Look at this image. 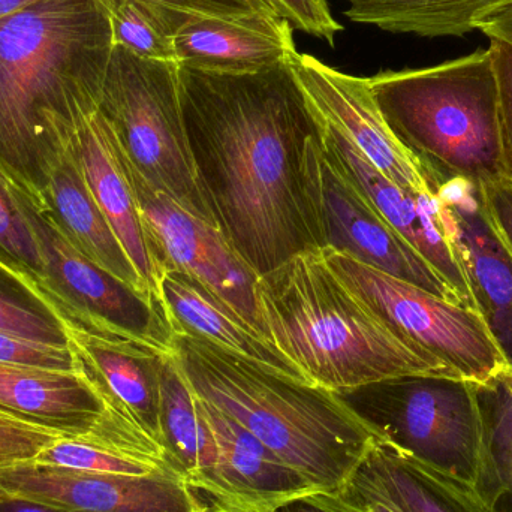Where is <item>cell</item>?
I'll use <instances>...</instances> for the list:
<instances>
[{
  "instance_id": "cell-40",
  "label": "cell",
  "mask_w": 512,
  "mask_h": 512,
  "mask_svg": "<svg viewBox=\"0 0 512 512\" xmlns=\"http://www.w3.org/2000/svg\"><path fill=\"white\" fill-rule=\"evenodd\" d=\"M39 2L42 0H0V20L11 17V15Z\"/></svg>"
},
{
  "instance_id": "cell-11",
  "label": "cell",
  "mask_w": 512,
  "mask_h": 512,
  "mask_svg": "<svg viewBox=\"0 0 512 512\" xmlns=\"http://www.w3.org/2000/svg\"><path fill=\"white\" fill-rule=\"evenodd\" d=\"M289 63L324 122L339 131L376 170L414 194L438 197V188L426 168L385 122L369 78L337 71L298 51L289 57Z\"/></svg>"
},
{
  "instance_id": "cell-39",
  "label": "cell",
  "mask_w": 512,
  "mask_h": 512,
  "mask_svg": "<svg viewBox=\"0 0 512 512\" xmlns=\"http://www.w3.org/2000/svg\"><path fill=\"white\" fill-rule=\"evenodd\" d=\"M0 512H71L42 502L30 499L17 498L0 490Z\"/></svg>"
},
{
  "instance_id": "cell-8",
  "label": "cell",
  "mask_w": 512,
  "mask_h": 512,
  "mask_svg": "<svg viewBox=\"0 0 512 512\" xmlns=\"http://www.w3.org/2000/svg\"><path fill=\"white\" fill-rule=\"evenodd\" d=\"M321 252L339 279L400 339L438 360L457 378L484 384L507 366L477 310L382 273L328 246Z\"/></svg>"
},
{
  "instance_id": "cell-5",
  "label": "cell",
  "mask_w": 512,
  "mask_h": 512,
  "mask_svg": "<svg viewBox=\"0 0 512 512\" xmlns=\"http://www.w3.org/2000/svg\"><path fill=\"white\" fill-rule=\"evenodd\" d=\"M369 83L385 122L438 191L454 180L480 186L504 177L489 48L430 68L379 72Z\"/></svg>"
},
{
  "instance_id": "cell-34",
  "label": "cell",
  "mask_w": 512,
  "mask_h": 512,
  "mask_svg": "<svg viewBox=\"0 0 512 512\" xmlns=\"http://www.w3.org/2000/svg\"><path fill=\"white\" fill-rule=\"evenodd\" d=\"M280 17L289 21L292 29L301 30L307 35L324 39L334 45L337 33L342 32V24L337 23L330 11L328 0H271Z\"/></svg>"
},
{
  "instance_id": "cell-25",
  "label": "cell",
  "mask_w": 512,
  "mask_h": 512,
  "mask_svg": "<svg viewBox=\"0 0 512 512\" xmlns=\"http://www.w3.org/2000/svg\"><path fill=\"white\" fill-rule=\"evenodd\" d=\"M354 23L427 38L463 36L507 0H345Z\"/></svg>"
},
{
  "instance_id": "cell-13",
  "label": "cell",
  "mask_w": 512,
  "mask_h": 512,
  "mask_svg": "<svg viewBox=\"0 0 512 512\" xmlns=\"http://www.w3.org/2000/svg\"><path fill=\"white\" fill-rule=\"evenodd\" d=\"M324 156L382 219L444 277L460 301L477 310L438 197L414 194L391 182L339 131L325 122Z\"/></svg>"
},
{
  "instance_id": "cell-19",
  "label": "cell",
  "mask_w": 512,
  "mask_h": 512,
  "mask_svg": "<svg viewBox=\"0 0 512 512\" xmlns=\"http://www.w3.org/2000/svg\"><path fill=\"white\" fill-rule=\"evenodd\" d=\"M69 131L51 140L44 156L41 189L36 200L78 252L132 288L153 295L96 203L72 149Z\"/></svg>"
},
{
  "instance_id": "cell-27",
  "label": "cell",
  "mask_w": 512,
  "mask_h": 512,
  "mask_svg": "<svg viewBox=\"0 0 512 512\" xmlns=\"http://www.w3.org/2000/svg\"><path fill=\"white\" fill-rule=\"evenodd\" d=\"M0 331L69 348L63 315L35 283L0 262Z\"/></svg>"
},
{
  "instance_id": "cell-22",
  "label": "cell",
  "mask_w": 512,
  "mask_h": 512,
  "mask_svg": "<svg viewBox=\"0 0 512 512\" xmlns=\"http://www.w3.org/2000/svg\"><path fill=\"white\" fill-rule=\"evenodd\" d=\"M159 297L174 333L207 340L225 351L309 382L264 334L195 277L165 270L159 282Z\"/></svg>"
},
{
  "instance_id": "cell-29",
  "label": "cell",
  "mask_w": 512,
  "mask_h": 512,
  "mask_svg": "<svg viewBox=\"0 0 512 512\" xmlns=\"http://www.w3.org/2000/svg\"><path fill=\"white\" fill-rule=\"evenodd\" d=\"M0 262L42 289L44 261L14 182L0 168Z\"/></svg>"
},
{
  "instance_id": "cell-23",
  "label": "cell",
  "mask_w": 512,
  "mask_h": 512,
  "mask_svg": "<svg viewBox=\"0 0 512 512\" xmlns=\"http://www.w3.org/2000/svg\"><path fill=\"white\" fill-rule=\"evenodd\" d=\"M400 512H501L483 490L376 442L358 469Z\"/></svg>"
},
{
  "instance_id": "cell-10",
  "label": "cell",
  "mask_w": 512,
  "mask_h": 512,
  "mask_svg": "<svg viewBox=\"0 0 512 512\" xmlns=\"http://www.w3.org/2000/svg\"><path fill=\"white\" fill-rule=\"evenodd\" d=\"M119 149L162 273L179 270L195 277L264 334L256 298L258 274L237 255L215 225L152 188L129 164L120 144Z\"/></svg>"
},
{
  "instance_id": "cell-42",
  "label": "cell",
  "mask_w": 512,
  "mask_h": 512,
  "mask_svg": "<svg viewBox=\"0 0 512 512\" xmlns=\"http://www.w3.org/2000/svg\"><path fill=\"white\" fill-rule=\"evenodd\" d=\"M201 512H230V511H224V510H216V508L207 507L206 510Z\"/></svg>"
},
{
  "instance_id": "cell-16",
  "label": "cell",
  "mask_w": 512,
  "mask_h": 512,
  "mask_svg": "<svg viewBox=\"0 0 512 512\" xmlns=\"http://www.w3.org/2000/svg\"><path fill=\"white\" fill-rule=\"evenodd\" d=\"M197 402L216 444L215 477L207 507L276 512L297 499L319 493L233 418L198 396Z\"/></svg>"
},
{
  "instance_id": "cell-36",
  "label": "cell",
  "mask_w": 512,
  "mask_h": 512,
  "mask_svg": "<svg viewBox=\"0 0 512 512\" xmlns=\"http://www.w3.org/2000/svg\"><path fill=\"white\" fill-rule=\"evenodd\" d=\"M477 188L490 224L512 256V182L502 177Z\"/></svg>"
},
{
  "instance_id": "cell-21",
  "label": "cell",
  "mask_w": 512,
  "mask_h": 512,
  "mask_svg": "<svg viewBox=\"0 0 512 512\" xmlns=\"http://www.w3.org/2000/svg\"><path fill=\"white\" fill-rule=\"evenodd\" d=\"M0 409L65 438H83L101 420L105 403L80 366L59 370L0 361Z\"/></svg>"
},
{
  "instance_id": "cell-15",
  "label": "cell",
  "mask_w": 512,
  "mask_h": 512,
  "mask_svg": "<svg viewBox=\"0 0 512 512\" xmlns=\"http://www.w3.org/2000/svg\"><path fill=\"white\" fill-rule=\"evenodd\" d=\"M445 224L459 252L475 309L507 366H512V256L487 218L478 188L462 180L438 194Z\"/></svg>"
},
{
  "instance_id": "cell-18",
  "label": "cell",
  "mask_w": 512,
  "mask_h": 512,
  "mask_svg": "<svg viewBox=\"0 0 512 512\" xmlns=\"http://www.w3.org/2000/svg\"><path fill=\"white\" fill-rule=\"evenodd\" d=\"M69 141L96 203L144 285L161 300L159 282L162 270L158 252L123 167L116 134L99 108L78 117L69 131Z\"/></svg>"
},
{
  "instance_id": "cell-37",
  "label": "cell",
  "mask_w": 512,
  "mask_h": 512,
  "mask_svg": "<svg viewBox=\"0 0 512 512\" xmlns=\"http://www.w3.org/2000/svg\"><path fill=\"white\" fill-rule=\"evenodd\" d=\"M339 495L358 512H400L360 472L354 475Z\"/></svg>"
},
{
  "instance_id": "cell-20",
  "label": "cell",
  "mask_w": 512,
  "mask_h": 512,
  "mask_svg": "<svg viewBox=\"0 0 512 512\" xmlns=\"http://www.w3.org/2000/svg\"><path fill=\"white\" fill-rule=\"evenodd\" d=\"M180 66L215 74H251L297 53L292 26L280 15L212 18L189 15L174 41Z\"/></svg>"
},
{
  "instance_id": "cell-28",
  "label": "cell",
  "mask_w": 512,
  "mask_h": 512,
  "mask_svg": "<svg viewBox=\"0 0 512 512\" xmlns=\"http://www.w3.org/2000/svg\"><path fill=\"white\" fill-rule=\"evenodd\" d=\"M477 393L489 450L486 495L495 504L501 499H510L512 504V396L496 375L477 384Z\"/></svg>"
},
{
  "instance_id": "cell-17",
  "label": "cell",
  "mask_w": 512,
  "mask_h": 512,
  "mask_svg": "<svg viewBox=\"0 0 512 512\" xmlns=\"http://www.w3.org/2000/svg\"><path fill=\"white\" fill-rule=\"evenodd\" d=\"M78 366L101 394L105 406L134 424L162 448L161 382L171 352L93 333L63 316Z\"/></svg>"
},
{
  "instance_id": "cell-32",
  "label": "cell",
  "mask_w": 512,
  "mask_h": 512,
  "mask_svg": "<svg viewBox=\"0 0 512 512\" xmlns=\"http://www.w3.org/2000/svg\"><path fill=\"white\" fill-rule=\"evenodd\" d=\"M0 361L45 367V369L77 370L74 349L44 345L0 331Z\"/></svg>"
},
{
  "instance_id": "cell-4",
  "label": "cell",
  "mask_w": 512,
  "mask_h": 512,
  "mask_svg": "<svg viewBox=\"0 0 512 512\" xmlns=\"http://www.w3.org/2000/svg\"><path fill=\"white\" fill-rule=\"evenodd\" d=\"M256 298L264 336L316 387L339 394L400 376L457 378L400 339L331 270L321 249L259 276Z\"/></svg>"
},
{
  "instance_id": "cell-24",
  "label": "cell",
  "mask_w": 512,
  "mask_h": 512,
  "mask_svg": "<svg viewBox=\"0 0 512 512\" xmlns=\"http://www.w3.org/2000/svg\"><path fill=\"white\" fill-rule=\"evenodd\" d=\"M161 427L171 466L207 505L215 477V439L174 352L162 367Z\"/></svg>"
},
{
  "instance_id": "cell-9",
  "label": "cell",
  "mask_w": 512,
  "mask_h": 512,
  "mask_svg": "<svg viewBox=\"0 0 512 512\" xmlns=\"http://www.w3.org/2000/svg\"><path fill=\"white\" fill-rule=\"evenodd\" d=\"M44 261L42 291L75 324L102 334L173 352V325L162 301L132 288L78 252L60 233L47 210L14 183Z\"/></svg>"
},
{
  "instance_id": "cell-41",
  "label": "cell",
  "mask_w": 512,
  "mask_h": 512,
  "mask_svg": "<svg viewBox=\"0 0 512 512\" xmlns=\"http://www.w3.org/2000/svg\"><path fill=\"white\" fill-rule=\"evenodd\" d=\"M496 376H498L499 381L502 382V385L507 388L508 393L512 396V366L502 367V369L496 373Z\"/></svg>"
},
{
  "instance_id": "cell-35",
  "label": "cell",
  "mask_w": 512,
  "mask_h": 512,
  "mask_svg": "<svg viewBox=\"0 0 512 512\" xmlns=\"http://www.w3.org/2000/svg\"><path fill=\"white\" fill-rule=\"evenodd\" d=\"M110 8L116 0H101ZM168 8L189 15L212 18H249L256 15H280L271 0H155Z\"/></svg>"
},
{
  "instance_id": "cell-2",
  "label": "cell",
  "mask_w": 512,
  "mask_h": 512,
  "mask_svg": "<svg viewBox=\"0 0 512 512\" xmlns=\"http://www.w3.org/2000/svg\"><path fill=\"white\" fill-rule=\"evenodd\" d=\"M113 48L101 0H42L0 20V168L33 197L51 140L99 108Z\"/></svg>"
},
{
  "instance_id": "cell-7",
  "label": "cell",
  "mask_w": 512,
  "mask_h": 512,
  "mask_svg": "<svg viewBox=\"0 0 512 512\" xmlns=\"http://www.w3.org/2000/svg\"><path fill=\"white\" fill-rule=\"evenodd\" d=\"M99 111L129 164L152 188L213 224L186 137L179 63L141 59L114 45Z\"/></svg>"
},
{
  "instance_id": "cell-31",
  "label": "cell",
  "mask_w": 512,
  "mask_h": 512,
  "mask_svg": "<svg viewBox=\"0 0 512 512\" xmlns=\"http://www.w3.org/2000/svg\"><path fill=\"white\" fill-rule=\"evenodd\" d=\"M60 433L0 409V468L33 462Z\"/></svg>"
},
{
  "instance_id": "cell-30",
  "label": "cell",
  "mask_w": 512,
  "mask_h": 512,
  "mask_svg": "<svg viewBox=\"0 0 512 512\" xmlns=\"http://www.w3.org/2000/svg\"><path fill=\"white\" fill-rule=\"evenodd\" d=\"M29 463L92 474L149 475L153 472L171 471L146 460L93 444L86 439L65 436L48 445L33 462Z\"/></svg>"
},
{
  "instance_id": "cell-14",
  "label": "cell",
  "mask_w": 512,
  "mask_h": 512,
  "mask_svg": "<svg viewBox=\"0 0 512 512\" xmlns=\"http://www.w3.org/2000/svg\"><path fill=\"white\" fill-rule=\"evenodd\" d=\"M319 198L325 248L328 246L382 273L463 304L444 277L382 219L339 171L328 164L324 147L319 162Z\"/></svg>"
},
{
  "instance_id": "cell-3",
  "label": "cell",
  "mask_w": 512,
  "mask_h": 512,
  "mask_svg": "<svg viewBox=\"0 0 512 512\" xmlns=\"http://www.w3.org/2000/svg\"><path fill=\"white\" fill-rule=\"evenodd\" d=\"M174 357L194 393L270 448L319 493H339L381 433L342 397L207 340L176 334Z\"/></svg>"
},
{
  "instance_id": "cell-38",
  "label": "cell",
  "mask_w": 512,
  "mask_h": 512,
  "mask_svg": "<svg viewBox=\"0 0 512 512\" xmlns=\"http://www.w3.org/2000/svg\"><path fill=\"white\" fill-rule=\"evenodd\" d=\"M276 512H358L339 493H312Z\"/></svg>"
},
{
  "instance_id": "cell-12",
  "label": "cell",
  "mask_w": 512,
  "mask_h": 512,
  "mask_svg": "<svg viewBox=\"0 0 512 512\" xmlns=\"http://www.w3.org/2000/svg\"><path fill=\"white\" fill-rule=\"evenodd\" d=\"M0 490L71 512H201L207 505L179 474H92L33 463L0 468Z\"/></svg>"
},
{
  "instance_id": "cell-26",
  "label": "cell",
  "mask_w": 512,
  "mask_h": 512,
  "mask_svg": "<svg viewBox=\"0 0 512 512\" xmlns=\"http://www.w3.org/2000/svg\"><path fill=\"white\" fill-rule=\"evenodd\" d=\"M108 14L116 47L141 59L177 62L174 41L189 14L155 0H116Z\"/></svg>"
},
{
  "instance_id": "cell-1",
  "label": "cell",
  "mask_w": 512,
  "mask_h": 512,
  "mask_svg": "<svg viewBox=\"0 0 512 512\" xmlns=\"http://www.w3.org/2000/svg\"><path fill=\"white\" fill-rule=\"evenodd\" d=\"M186 137L213 224L258 276L325 248L324 119L289 59L251 74L179 65Z\"/></svg>"
},
{
  "instance_id": "cell-33",
  "label": "cell",
  "mask_w": 512,
  "mask_h": 512,
  "mask_svg": "<svg viewBox=\"0 0 512 512\" xmlns=\"http://www.w3.org/2000/svg\"><path fill=\"white\" fill-rule=\"evenodd\" d=\"M489 51L498 80L504 179L512 182V47L507 42L490 39Z\"/></svg>"
},
{
  "instance_id": "cell-6",
  "label": "cell",
  "mask_w": 512,
  "mask_h": 512,
  "mask_svg": "<svg viewBox=\"0 0 512 512\" xmlns=\"http://www.w3.org/2000/svg\"><path fill=\"white\" fill-rule=\"evenodd\" d=\"M339 396L388 444L486 493L489 450L474 382L400 376Z\"/></svg>"
}]
</instances>
